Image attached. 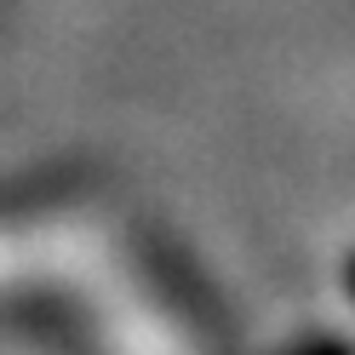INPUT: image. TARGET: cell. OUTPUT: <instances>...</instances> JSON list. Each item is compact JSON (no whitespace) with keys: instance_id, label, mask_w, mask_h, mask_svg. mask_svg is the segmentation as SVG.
I'll return each mask as SVG.
<instances>
[]
</instances>
